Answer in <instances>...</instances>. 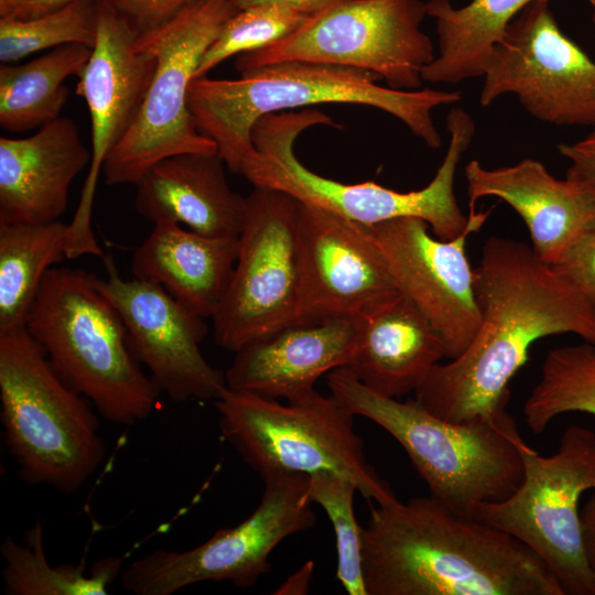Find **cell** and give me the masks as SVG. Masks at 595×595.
Returning a JSON list of instances; mask_svg holds the SVG:
<instances>
[{
    "label": "cell",
    "mask_w": 595,
    "mask_h": 595,
    "mask_svg": "<svg viewBox=\"0 0 595 595\" xmlns=\"http://www.w3.org/2000/svg\"><path fill=\"white\" fill-rule=\"evenodd\" d=\"M474 270L479 328L459 356L435 365L414 392L429 412L456 423L508 414L509 383L540 338L575 334L595 346L594 309L531 246L491 236Z\"/></svg>",
    "instance_id": "6da1fadb"
},
{
    "label": "cell",
    "mask_w": 595,
    "mask_h": 595,
    "mask_svg": "<svg viewBox=\"0 0 595 595\" xmlns=\"http://www.w3.org/2000/svg\"><path fill=\"white\" fill-rule=\"evenodd\" d=\"M361 558L367 595H564L526 544L431 496L370 504Z\"/></svg>",
    "instance_id": "7a4b0ae2"
},
{
    "label": "cell",
    "mask_w": 595,
    "mask_h": 595,
    "mask_svg": "<svg viewBox=\"0 0 595 595\" xmlns=\"http://www.w3.org/2000/svg\"><path fill=\"white\" fill-rule=\"evenodd\" d=\"M371 72L334 64L286 61L240 73L237 79H193L188 108L202 134L232 173L255 151L251 130L266 115L317 104H354L382 110L403 122L426 147L442 138L433 110L462 99L459 91L399 90L377 84Z\"/></svg>",
    "instance_id": "3957f363"
},
{
    "label": "cell",
    "mask_w": 595,
    "mask_h": 595,
    "mask_svg": "<svg viewBox=\"0 0 595 595\" xmlns=\"http://www.w3.org/2000/svg\"><path fill=\"white\" fill-rule=\"evenodd\" d=\"M317 125L334 126V121L312 109L263 116L251 130L255 151L244 162L239 174L253 186L284 192L301 203L359 225L413 217L424 220L433 235L442 240H451L468 228L474 214L466 216L463 213L455 196L454 181L476 126L462 107H453L446 116L450 143L434 177L423 188L409 192L375 182L342 183L309 170L294 154L293 145L301 132Z\"/></svg>",
    "instance_id": "277c9868"
},
{
    "label": "cell",
    "mask_w": 595,
    "mask_h": 595,
    "mask_svg": "<svg viewBox=\"0 0 595 595\" xmlns=\"http://www.w3.org/2000/svg\"><path fill=\"white\" fill-rule=\"evenodd\" d=\"M327 387L351 414L388 432L430 496L457 515L473 517L479 504L507 498L522 482L524 441L509 413L498 421L451 422L415 400L402 402L370 390L345 367L328 372Z\"/></svg>",
    "instance_id": "5b68a950"
},
{
    "label": "cell",
    "mask_w": 595,
    "mask_h": 595,
    "mask_svg": "<svg viewBox=\"0 0 595 595\" xmlns=\"http://www.w3.org/2000/svg\"><path fill=\"white\" fill-rule=\"evenodd\" d=\"M25 328L62 379L105 420L129 426L155 411L161 391L133 356L125 323L95 274L51 268Z\"/></svg>",
    "instance_id": "8992f818"
},
{
    "label": "cell",
    "mask_w": 595,
    "mask_h": 595,
    "mask_svg": "<svg viewBox=\"0 0 595 595\" xmlns=\"http://www.w3.org/2000/svg\"><path fill=\"white\" fill-rule=\"evenodd\" d=\"M99 416L25 327L0 333V418L23 482L77 493L106 458Z\"/></svg>",
    "instance_id": "52a82bcc"
},
{
    "label": "cell",
    "mask_w": 595,
    "mask_h": 595,
    "mask_svg": "<svg viewBox=\"0 0 595 595\" xmlns=\"http://www.w3.org/2000/svg\"><path fill=\"white\" fill-rule=\"evenodd\" d=\"M223 437L262 478L329 473L350 480L369 502L398 498L368 463L354 414L316 390L281 404L226 388L214 401Z\"/></svg>",
    "instance_id": "ba28073f"
},
{
    "label": "cell",
    "mask_w": 595,
    "mask_h": 595,
    "mask_svg": "<svg viewBox=\"0 0 595 595\" xmlns=\"http://www.w3.org/2000/svg\"><path fill=\"white\" fill-rule=\"evenodd\" d=\"M238 11L232 0H195L167 21L140 31L155 57L142 106L104 163L108 185L136 184L159 161L180 153H216L188 108V91L206 50Z\"/></svg>",
    "instance_id": "9c48e42d"
},
{
    "label": "cell",
    "mask_w": 595,
    "mask_h": 595,
    "mask_svg": "<svg viewBox=\"0 0 595 595\" xmlns=\"http://www.w3.org/2000/svg\"><path fill=\"white\" fill-rule=\"evenodd\" d=\"M523 478L507 498L479 504L474 518L522 542L551 570L564 595H595V571L583 542L580 499L595 489V433L570 426L558 451L520 446Z\"/></svg>",
    "instance_id": "30bf717a"
},
{
    "label": "cell",
    "mask_w": 595,
    "mask_h": 595,
    "mask_svg": "<svg viewBox=\"0 0 595 595\" xmlns=\"http://www.w3.org/2000/svg\"><path fill=\"white\" fill-rule=\"evenodd\" d=\"M420 0H339L310 17L296 31L266 47L237 56L240 73L286 61H310L365 69L387 86L415 90L434 45L421 24Z\"/></svg>",
    "instance_id": "8fae6325"
},
{
    "label": "cell",
    "mask_w": 595,
    "mask_h": 595,
    "mask_svg": "<svg viewBox=\"0 0 595 595\" xmlns=\"http://www.w3.org/2000/svg\"><path fill=\"white\" fill-rule=\"evenodd\" d=\"M263 480L260 502L248 518L193 549H158L132 561L120 575L122 587L134 595H171L207 581L252 586L270 570L272 551L316 522L309 476L271 474Z\"/></svg>",
    "instance_id": "7c38bea8"
},
{
    "label": "cell",
    "mask_w": 595,
    "mask_h": 595,
    "mask_svg": "<svg viewBox=\"0 0 595 595\" xmlns=\"http://www.w3.org/2000/svg\"><path fill=\"white\" fill-rule=\"evenodd\" d=\"M300 201L270 187L245 196L239 250L226 295L213 316L217 346L236 351L298 320Z\"/></svg>",
    "instance_id": "4fadbf2b"
},
{
    "label": "cell",
    "mask_w": 595,
    "mask_h": 595,
    "mask_svg": "<svg viewBox=\"0 0 595 595\" xmlns=\"http://www.w3.org/2000/svg\"><path fill=\"white\" fill-rule=\"evenodd\" d=\"M483 77V107L512 94L542 122L595 128V62L561 31L548 0L509 23Z\"/></svg>",
    "instance_id": "5bb4252c"
},
{
    "label": "cell",
    "mask_w": 595,
    "mask_h": 595,
    "mask_svg": "<svg viewBox=\"0 0 595 595\" xmlns=\"http://www.w3.org/2000/svg\"><path fill=\"white\" fill-rule=\"evenodd\" d=\"M138 34L115 7L99 0L96 41L76 88L90 116L91 160L77 209L67 224V259L105 255L91 227L98 176L108 154L133 123L155 69V57L139 43Z\"/></svg>",
    "instance_id": "9a60e30c"
},
{
    "label": "cell",
    "mask_w": 595,
    "mask_h": 595,
    "mask_svg": "<svg viewBox=\"0 0 595 595\" xmlns=\"http://www.w3.org/2000/svg\"><path fill=\"white\" fill-rule=\"evenodd\" d=\"M489 213L476 212L468 228L451 240L432 236L428 224L413 217L366 226L400 293L441 335L448 360L468 347L479 328L475 270L466 246Z\"/></svg>",
    "instance_id": "2e32d148"
},
{
    "label": "cell",
    "mask_w": 595,
    "mask_h": 595,
    "mask_svg": "<svg viewBox=\"0 0 595 595\" xmlns=\"http://www.w3.org/2000/svg\"><path fill=\"white\" fill-rule=\"evenodd\" d=\"M107 277L95 275L99 291L119 312L129 347L144 365L161 393L176 403L216 400L227 388L225 372L201 351L205 318L193 313L160 285L125 280L111 257L102 258Z\"/></svg>",
    "instance_id": "e0dca14e"
},
{
    "label": "cell",
    "mask_w": 595,
    "mask_h": 595,
    "mask_svg": "<svg viewBox=\"0 0 595 595\" xmlns=\"http://www.w3.org/2000/svg\"><path fill=\"white\" fill-rule=\"evenodd\" d=\"M298 320H360L400 295L365 225L300 202Z\"/></svg>",
    "instance_id": "ac0fdd59"
},
{
    "label": "cell",
    "mask_w": 595,
    "mask_h": 595,
    "mask_svg": "<svg viewBox=\"0 0 595 595\" xmlns=\"http://www.w3.org/2000/svg\"><path fill=\"white\" fill-rule=\"evenodd\" d=\"M469 210L482 197H497L523 220L531 248L555 267L595 228V192L570 177L559 180L538 160L488 169L477 160L465 166Z\"/></svg>",
    "instance_id": "d6986e66"
},
{
    "label": "cell",
    "mask_w": 595,
    "mask_h": 595,
    "mask_svg": "<svg viewBox=\"0 0 595 595\" xmlns=\"http://www.w3.org/2000/svg\"><path fill=\"white\" fill-rule=\"evenodd\" d=\"M359 320H296L235 351L225 371L227 388L267 399L296 400L315 390L318 378L347 367Z\"/></svg>",
    "instance_id": "ffe728a7"
},
{
    "label": "cell",
    "mask_w": 595,
    "mask_h": 595,
    "mask_svg": "<svg viewBox=\"0 0 595 595\" xmlns=\"http://www.w3.org/2000/svg\"><path fill=\"white\" fill-rule=\"evenodd\" d=\"M76 123L58 117L26 138L0 139V224L60 220L74 178L90 163Z\"/></svg>",
    "instance_id": "44dd1931"
},
{
    "label": "cell",
    "mask_w": 595,
    "mask_h": 595,
    "mask_svg": "<svg viewBox=\"0 0 595 595\" xmlns=\"http://www.w3.org/2000/svg\"><path fill=\"white\" fill-rule=\"evenodd\" d=\"M216 153L187 152L165 158L134 184L136 212L153 224L167 219L208 237H238L245 196L228 184Z\"/></svg>",
    "instance_id": "7402d4cb"
},
{
    "label": "cell",
    "mask_w": 595,
    "mask_h": 595,
    "mask_svg": "<svg viewBox=\"0 0 595 595\" xmlns=\"http://www.w3.org/2000/svg\"><path fill=\"white\" fill-rule=\"evenodd\" d=\"M238 250V237H208L163 219L134 251L132 272L198 316L213 318L230 284Z\"/></svg>",
    "instance_id": "603a6c76"
},
{
    "label": "cell",
    "mask_w": 595,
    "mask_h": 595,
    "mask_svg": "<svg viewBox=\"0 0 595 595\" xmlns=\"http://www.w3.org/2000/svg\"><path fill=\"white\" fill-rule=\"evenodd\" d=\"M446 358L444 340L403 294L359 320L347 368L370 390L393 399L415 392Z\"/></svg>",
    "instance_id": "cb8c5ba5"
},
{
    "label": "cell",
    "mask_w": 595,
    "mask_h": 595,
    "mask_svg": "<svg viewBox=\"0 0 595 595\" xmlns=\"http://www.w3.org/2000/svg\"><path fill=\"white\" fill-rule=\"evenodd\" d=\"M533 1L472 0L459 8L452 0L425 2L435 23L439 55L423 68V82L455 84L483 76L509 23Z\"/></svg>",
    "instance_id": "d4e9b609"
},
{
    "label": "cell",
    "mask_w": 595,
    "mask_h": 595,
    "mask_svg": "<svg viewBox=\"0 0 595 595\" xmlns=\"http://www.w3.org/2000/svg\"><path fill=\"white\" fill-rule=\"evenodd\" d=\"M91 48L69 44L26 63L0 67V126L11 132L43 127L60 117L68 98L64 80L85 67Z\"/></svg>",
    "instance_id": "484cf974"
},
{
    "label": "cell",
    "mask_w": 595,
    "mask_h": 595,
    "mask_svg": "<svg viewBox=\"0 0 595 595\" xmlns=\"http://www.w3.org/2000/svg\"><path fill=\"white\" fill-rule=\"evenodd\" d=\"M61 220L0 224V333L24 328L43 278L65 256Z\"/></svg>",
    "instance_id": "4316f807"
},
{
    "label": "cell",
    "mask_w": 595,
    "mask_h": 595,
    "mask_svg": "<svg viewBox=\"0 0 595 595\" xmlns=\"http://www.w3.org/2000/svg\"><path fill=\"white\" fill-rule=\"evenodd\" d=\"M0 552L7 595H106L122 573L119 556L99 559L90 570L85 562L52 565L44 551L41 521L25 531L22 543L4 539Z\"/></svg>",
    "instance_id": "83f0119b"
},
{
    "label": "cell",
    "mask_w": 595,
    "mask_h": 595,
    "mask_svg": "<svg viewBox=\"0 0 595 595\" xmlns=\"http://www.w3.org/2000/svg\"><path fill=\"white\" fill-rule=\"evenodd\" d=\"M569 412L595 416V346L584 340L548 353L523 405L524 422L534 434Z\"/></svg>",
    "instance_id": "f1b7e54d"
},
{
    "label": "cell",
    "mask_w": 595,
    "mask_h": 595,
    "mask_svg": "<svg viewBox=\"0 0 595 595\" xmlns=\"http://www.w3.org/2000/svg\"><path fill=\"white\" fill-rule=\"evenodd\" d=\"M99 0H77L28 20L0 19V61L12 64L36 52L69 44L93 47Z\"/></svg>",
    "instance_id": "f546056e"
},
{
    "label": "cell",
    "mask_w": 595,
    "mask_h": 595,
    "mask_svg": "<svg viewBox=\"0 0 595 595\" xmlns=\"http://www.w3.org/2000/svg\"><path fill=\"white\" fill-rule=\"evenodd\" d=\"M358 491L348 479L317 473L309 476V497L318 505L332 522L337 551L336 577L349 595H367L361 558V527L354 512V496Z\"/></svg>",
    "instance_id": "4dcf8cb0"
},
{
    "label": "cell",
    "mask_w": 595,
    "mask_h": 595,
    "mask_svg": "<svg viewBox=\"0 0 595 595\" xmlns=\"http://www.w3.org/2000/svg\"><path fill=\"white\" fill-rule=\"evenodd\" d=\"M310 17L272 4H259L238 10L223 26L206 50L195 77L208 75L234 55L271 45L296 31Z\"/></svg>",
    "instance_id": "1f68e13d"
},
{
    "label": "cell",
    "mask_w": 595,
    "mask_h": 595,
    "mask_svg": "<svg viewBox=\"0 0 595 595\" xmlns=\"http://www.w3.org/2000/svg\"><path fill=\"white\" fill-rule=\"evenodd\" d=\"M554 268L577 288L595 311V228Z\"/></svg>",
    "instance_id": "d6a6232c"
},
{
    "label": "cell",
    "mask_w": 595,
    "mask_h": 595,
    "mask_svg": "<svg viewBox=\"0 0 595 595\" xmlns=\"http://www.w3.org/2000/svg\"><path fill=\"white\" fill-rule=\"evenodd\" d=\"M138 31L156 26L195 0H107Z\"/></svg>",
    "instance_id": "836d02e7"
},
{
    "label": "cell",
    "mask_w": 595,
    "mask_h": 595,
    "mask_svg": "<svg viewBox=\"0 0 595 595\" xmlns=\"http://www.w3.org/2000/svg\"><path fill=\"white\" fill-rule=\"evenodd\" d=\"M558 151L570 163L566 177L582 182L595 192V128L577 142L560 143Z\"/></svg>",
    "instance_id": "e575fe53"
},
{
    "label": "cell",
    "mask_w": 595,
    "mask_h": 595,
    "mask_svg": "<svg viewBox=\"0 0 595 595\" xmlns=\"http://www.w3.org/2000/svg\"><path fill=\"white\" fill-rule=\"evenodd\" d=\"M77 0H0V19L28 20Z\"/></svg>",
    "instance_id": "d590c367"
},
{
    "label": "cell",
    "mask_w": 595,
    "mask_h": 595,
    "mask_svg": "<svg viewBox=\"0 0 595 595\" xmlns=\"http://www.w3.org/2000/svg\"><path fill=\"white\" fill-rule=\"evenodd\" d=\"M238 10L259 4H272L284 7L309 17H312L339 0H232Z\"/></svg>",
    "instance_id": "8d00e7d4"
},
{
    "label": "cell",
    "mask_w": 595,
    "mask_h": 595,
    "mask_svg": "<svg viewBox=\"0 0 595 595\" xmlns=\"http://www.w3.org/2000/svg\"><path fill=\"white\" fill-rule=\"evenodd\" d=\"M581 526L586 556L595 571V493L581 509Z\"/></svg>",
    "instance_id": "74e56055"
},
{
    "label": "cell",
    "mask_w": 595,
    "mask_h": 595,
    "mask_svg": "<svg viewBox=\"0 0 595 595\" xmlns=\"http://www.w3.org/2000/svg\"><path fill=\"white\" fill-rule=\"evenodd\" d=\"M314 562H305L295 573L290 575L273 594L278 595H304L309 592L314 572Z\"/></svg>",
    "instance_id": "f35d334b"
},
{
    "label": "cell",
    "mask_w": 595,
    "mask_h": 595,
    "mask_svg": "<svg viewBox=\"0 0 595 595\" xmlns=\"http://www.w3.org/2000/svg\"><path fill=\"white\" fill-rule=\"evenodd\" d=\"M591 7H592V20H593V23H594V26H595V0H588Z\"/></svg>",
    "instance_id": "ab89813d"
}]
</instances>
